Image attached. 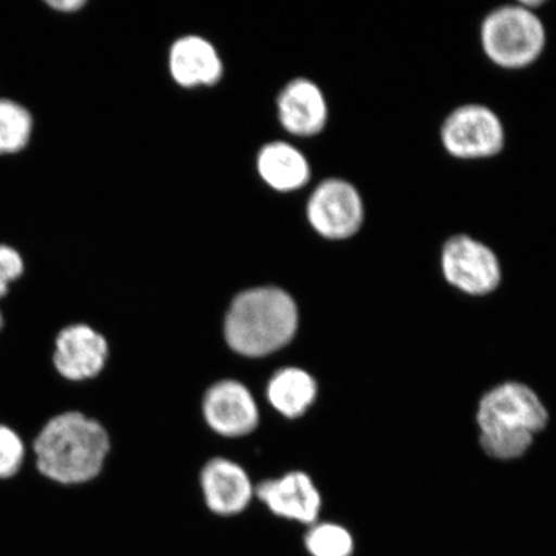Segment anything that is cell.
<instances>
[{"mask_svg": "<svg viewBox=\"0 0 556 556\" xmlns=\"http://www.w3.org/2000/svg\"><path fill=\"white\" fill-rule=\"evenodd\" d=\"M441 269L452 288L469 296H486L503 281L498 256L481 240L469 235L452 236L442 248Z\"/></svg>", "mask_w": 556, "mask_h": 556, "instance_id": "cell-6", "label": "cell"}, {"mask_svg": "<svg viewBox=\"0 0 556 556\" xmlns=\"http://www.w3.org/2000/svg\"><path fill=\"white\" fill-rule=\"evenodd\" d=\"M260 498L277 517L313 525L321 511V495L304 472H290L256 489Z\"/></svg>", "mask_w": 556, "mask_h": 556, "instance_id": "cell-10", "label": "cell"}, {"mask_svg": "<svg viewBox=\"0 0 556 556\" xmlns=\"http://www.w3.org/2000/svg\"><path fill=\"white\" fill-rule=\"evenodd\" d=\"M277 109L283 128L295 136L318 135L328 123V102L309 79L290 81L278 96Z\"/></svg>", "mask_w": 556, "mask_h": 556, "instance_id": "cell-11", "label": "cell"}, {"mask_svg": "<svg viewBox=\"0 0 556 556\" xmlns=\"http://www.w3.org/2000/svg\"><path fill=\"white\" fill-rule=\"evenodd\" d=\"M108 357L106 339L88 325H68L55 337L53 366L60 377L68 381L96 378Z\"/></svg>", "mask_w": 556, "mask_h": 556, "instance_id": "cell-8", "label": "cell"}, {"mask_svg": "<svg viewBox=\"0 0 556 556\" xmlns=\"http://www.w3.org/2000/svg\"><path fill=\"white\" fill-rule=\"evenodd\" d=\"M25 457L23 438L16 430L0 424V481L16 477L24 467Z\"/></svg>", "mask_w": 556, "mask_h": 556, "instance_id": "cell-18", "label": "cell"}, {"mask_svg": "<svg viewBox=\"0 0 556 556\" xmlns=\"http://www.w3.org/2000/svg\"><path fill=\"white\" fill-rule=\"evenodd\" d=\"M258 170L264 182L280 192L302 189L311 178L308 160L293 144L281 141L264 146Z\"/></svg>", "mask_w": 556, "mask_h": 556, "instance_id": "cell-14", "label": "cell"}, {"mask_svg": "<svg viewBox=\"0 0 556 556\" xmlns=\"http://www.w3.org/2000/svg\"><path fill=\"white\" fill-rule=\"evenodd\" d=\"M305 547L312 556H352L354 540L343 526L319 523L311 527Z\"/></svg>", "mask_w": 556, "mask_h": 556, "instance_id": "cell-17", "label": "cell"}, {"mask_svg": "<svg viewBox=\"0 0 556 556\" xmlns=\"http://www.w3.org/2000/svg\"><path fill=\"white\" fill-rule=\"evenodd\" d=\"M3 325H4V317H3L2 311H0V330L3 329Z\"/></svg>", "mask_w": 556, "mask_h": 556, "instance_id": "cell-21", "label": "cell"}, {"mask_svg": "<svg viewBox=\"0 0 556 556\" xmlns=\"http://www.w3.org/2000/svg\"><path fill=\"white\" fill-rule=\"evenodd\" d=\"M25 269L23 254L9 243H0V301L9 295L12 283L24 276Z\"/></svg>", "mask_w": 556, "mask_h": 556, "instance_id": "cell-19", "label": "cell"}, {"mask_svg": "<svg viewBox=\"0 0 556 556\" xmlns=\"http://www.w3.org/2000/svg\"><path fill=\"white\" fill-rule=\"evenodd\" d=\"M296 328L298 309L293 298L281 289L256 288L235 298L225 330L235 352L262 357L287 345Z\"/></svg>", "mask_w": 556, "mask_h": 556, "instance_id": "cell-3", "label": "cell"}, {"mask_svg": "<svg viewBox=\"0 0 556 556\" xmlns=\"http://www.w3.org/2000/svg\"><path fill=\"white\" fill-rule=\"evenodd\" d=\"M479 444L486 456L500 462L523 457L534 437L545 430L548 412L532 388L505 381L486 392L478 403Z\"/></svg>", "mask_w": 556, "mask_h": 556, "instance_id": "cell-2", "label": "cell"}, {"mask_svg": "<svg viewBox=\"0 0 556 556\" xmlns=\"http://www.w3.org/2000/svg\"><path fill=\"white\" fill-rule=\"evenodd\" d=\"M208 509L219 516H236L247 509L253 496V486L238 464L214 458L201 475Z\"/></svg>", "mask_w": 556, "mask_h": 556, "instance_id": "cell-12", "label": "cell"}, {"mask_svg": "<svg viewBox=\"0 0 556 556\" xmlns=\"http://www.w3.org/2000/svg\"><path fill=\"white\" fill-rule=\"evenodd\" d=\"M267 393L278 413L294 419L307 412L316 400L317 384L308 372L283 368L270 379Z\"/></svg>", "mask_w": 556, "mask_h": 556, "instance_id": "cell-15", "label": "cell"}, {"mask_svg": "<svg viewBox=\"0 0 556 556\" xmlns=\"http://www.w3.org/2000/svg\"><path fill=\"white\" fill-rule=\"evenodd\" d=\"M441 142L447 154L460 160L497 156L506 144L500 116L482 103H467L447 115L441 127Z\"/></svg>", "mask_w": 556, "mask_h": 556, "instance_id": "cell-5", "label": "cell"}, {"mask_svg": "<svg viewBox=\"0 0 556 556\" xmlns=\"http://www.w3.org/2000/svg\"><path fill=\"white\" fill-rule=\"evenodd\" d=\"M173 79L186 88L213 86L224 74V64L215 47L198 35L174 41L169 52Z\"/></svg>", "mask_w": 556, "mask_h": 556, "instance_id": "cell-13", "label": "cell"}, {"mask_svg": "<svg viewBox=\"0 0 556 556\" xmlns=\"http://www.w3.org/2000/svg\"><path fill=\"white\" fill-rule=\"evenodd\" d=\"M205 419L215 432L240 437L258 426V407L253 395L238 381L225 380L208 389L204 400Z\"/></svg>", "mask_w": 556, "mask_h": 556, "instance_id": "cell-9", "label": "cell"}, {"mask_svg": "<svg viewBox=\"0 0 556 556\" xmlns=\"http://www.w3.org/2000/svg\"><path fill=\"white\" fill-rule=\"evenodd\" d=\"M86 0H47L46 5L59 13H74L85 9Z\"/></svg>", "mask_w": 556, "mask_h": 556, "instance_id": "cell-20", "label": "cell"}, {"mask_svg": "<svg viewBox=\"0 0 556 556\" xmlns=\"http://www.w3.org/2000/svg\"><path fill=\"white\" fill-rule=\"evenodd\" d=\"M307 217L313 229L323 238L351 239L364 226L363 197L345 179H325L311 194Z\"/></svg>", "mask_w": 556, "mask_h": 556, "instance_id": "cell-7", "label": "cell"}, {"mask_svg": "<svg viewBox=\"0 0 556 556\" xmlns=\"http://www.w3.org/2000/svg\"><path fill=\"white\" fill-rule=\"evenodd\" d=\"M34 129V115L25 104L0 99V156L17 155L29 148Z\"/></svg>", "mask_w": 556, "mask_h": 556, "instance_id": "cell-16", "label": "cell"}, {"mask_svg": "<svg viewBox=\"0 0 556 556\" xmlns=\"http://www.w3.org/2000/svg\"><path fill=\"white\" fill-rule=\"evenodd\" d=\"M35 467L59 484L92 481L110 451V438L99 421L78 412L55 415L34 440Z\"/></svg>", "mask_w": 556, "mask_h": 556, "instance_id": "cell-1", "label": "cell"}, {"mask_svg": "<svg viewBox=\"0 0 556 556\" xmlns=\"http://www.w3.org/2000/svg\"><path fill=\"white\" fill-rule=\"evenodd\" d=\"M479 39L493 65L521 70L541 58L547 35L538 12L519 2L492 10L482 21Z\"/></svg>", "mask_w": 556, "mask_h": 556, "instance_id": "cell-4", "label": "cell"}]
</instances>
